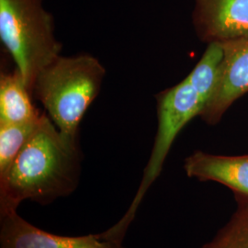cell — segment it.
<instances>
[{
  "label": "cell",
  "instance_id": "cell-4",
  "mask_svg": "<svg viewBox=\"0 0 248 248\" xmlns=\"http://www.w3.org/2000/svg\"><path fill=\"white\" fill-rule=\"evenodd\" d=\"M0 39L32 95L38 75L62 51L45 0H0Z\"/></svg>",
  "mask_w": 248,
  "mask_h": 248
},
{
  "label": "cell",
  "instance_id": "cell-2",
  "mask_svg": "<svg viewBox=\"0 0 248 248\" xmlns=\"http://www.w3.org/2000/svg\"><path fill=\"white\" fill-rule=\"evenodd\" d=\"M223 50L221 44H210L201 60L184 79L156 95L157 131L150 157L133 202L113 226L99 233L104 239L123 245L139 206L158 178L177 135L196 116L201 115L213 95Z\"/></svg>",
  "mask_w": 248,
  "mask_h": 248
},
{
  "label": "cell",
  "instance_id": "cell-8",
  "mask_svg": "<svg viewBox=\"0 0 248 248\" xmlns=\"http://www.w3.org/2000/svg\"><path fill=\"white\" fill-rule=\"evenodd\" d=\"M186 176L227 186L234 195L248 197V155H220L195 151L184 162Z\"/></svg>",
  "mask_w": 248,
  "mask_h": 248
},
{
  "label": "cell",
  "instance_id": "cell-3",
  "mask_svg": "<svg viewBox=\"0 0 248 248\" xmlns=\"http://www.w3.org/2000/svg\"><path fill=\"white\" fill-rule=\"evenodd\" d=\"M105 75V67L93 55H60L38 75L32 94L58 130L76 139L80 123L99 94Z\"/></svg>",
  "mask_w": 248,
  "mask_h": 248
},
{
  "label": "cell",
  "instance_id": "cell-10",
  "mask_svg": "<svg viewBox=\"0 0 248 248\" xmlns=\"http://www.w3.org/2000/svg\"><path fill=\"white\" fill-rule=\"evenodd\" d=\"M234 196L237 204L230 219L201 248H248V197Z\"/></svg>",
  "mask_w": 248,
  "mask_h": 248
},
{
  "label": "cell",
  "instance_id": "cell-11",
  "mask_svg": "<svg viewBox=\"0 0 248 248\" xmlns=\"http://www.w3.org/2000/svg\"><path fill=\"white\" fill-rule=\"evenodd\" d=\"M42 117L25 124H0V176L7 172L35 133Z\"/></svg>",
  "mask_w": 248,
  "mask_h": 248
},
{
  "label": "cell",
  "instance_id": "cell-9",
  "mask_svg": "<svg viewBox=\"0 0 248 248\" xmlns=\"http://www.w3.org/2000/svg\"><path fill=\"white\" fill-rule=\"evenodd\" d=\"M31 93L17 68L0 77V124H25L41 118Z\"/></svg>",
  "mask_w": 248,
  "mask_h": 248
},
{
  "label": "cell",
  "instance_id": "cell-7",
  "mask_svg": "<svg viewBox=\"0 0 248 248\" xmlns=\"http://www.w3.org/2000/svg\"><path fill=\"white\" fill-rule=\"evenodd\" d=\"M0 248H125L99 233L64 236L42 230L18 212L0 215Z\"/></svg>",
  "mask_w": 248,
  "mask_h": 248
},
{
  "label": "cell",
  "instance_id": "cell-5",
  "mask_svg": "<svg viewBox=\"0 0 248 248\" xmlns=\"http://www.w3.org/2000/svg\"><path fill=\"white\" fill-rule=\"evenodd\" d=\"M221 45L223 55L215 88L200 115L210 125L218 124L232 103L248 92V38Z\"/></svg>",
  "mask_w": 248,
  "mask_h": 248
},
{
  "label": "cell",
  "instance_id": "cell-6",
  "mask_svg": "<svg viewBox=\"0 0 248 248\" xmlns=\"http://www.w3.org/2000/svg\"><path fill=\"white\" fill-rule=\"evenodd\" d=\"M193 25L208 45L248 38V0H194Z\"/></svg>",
  "mask_w": 248,
  "mask_h": 248
},
{
  "label": "cell",
  "instance_id": "cell-1",
  "mask_svg": "<svg viewBox=\"0 0 248 248\" xmlns=\"http://www.w3.org/2000/svg\"><path fill=\"white\" fill-rule=\"evenodd\" d=\"M83 155L78 138L63 135L48 116L7 172L0 176V215L17 212L24 201L50 205L74 193Z\"/></svg>",
  "mask_w": 248,
  "mask_h": 248
}]
</instances>
